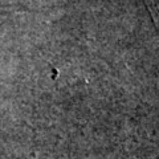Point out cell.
I'll return each mask as SVG.
<instances>
[{"mask_svg": "<svg viewBox=\"0 0 159 159\" xmlns=\"http://www.w3.org/2000/svg\"><path fill=\"white\" fill-rule=\"evenodd\" d=\"M147 7L150 8L151 15L154 19H158L159 17V0H145Z\"/></svg>", "mask_w": 159, "mask_h": 159, "instance_id": "1", "label": "cell"}]
</instances>
